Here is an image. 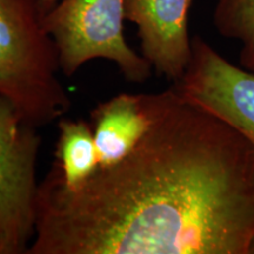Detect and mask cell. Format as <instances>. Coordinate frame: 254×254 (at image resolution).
<instances>
[{"instance_id": "6da1fadb", "label": "cell", "mask_w": 254, "mask_h": 254, "mask_svg": "<svg viewBox=\"0 0 254 254\" xmlns=\"http://www.w3.org/2000/svg\"><path fill=\"white\" fill-rule=\"evenodd\" d=\"M131 153L78 189L39 183L26 254H251L254 145L172 87Z\"/></svg>"}, {"instance_id": "5b68a950", "label": "cell", "mask_w": 254, "mask_h": 254, "mask_svg": "<svg viewBox=\"0 0 254 254\" xmlns=\"http://www.w3.org/2000/svg\"><path fill=\"white\" fill-rule=\"evenodd\" d=\"M171 87L184 100L234 127L254 145V72L233 65L195 36L189 65Z\"/></svg>"}, {"instance_id": "7a4b0ae2", "label": "cell", "mask_w": 254, "mask_h": 254, "mask_svg": "<svg viewBox=\"0 0 254 254\" xmlns=\"http://www.w3.org/2000/svg\"><path fill=\"white\" fill-rule=\"evenodd\" d=\"M59 72L58 51L39 1L0 0V95L37 128L71 109Z\"/></svg>"}, {"instance_id": "7c38bea8", "label": "cell", "mask_w": 254, "mask_h": 254, "mask_svg": "<svg viewBox=\"0 0 254 254\" xmlns=\"http://www.w3.org/2000/svg\"><path fill=\"white\" fill-rule=\"evenodd\" d=\"M217 1H221V0H217Z\"/></svg>"}, {"instance_id": "ba28073f", "label": "cell", "mask_w": 254, "mask_h": 254, "mask_svg": "<svg viewBox=\"0 0 254 254\" xmlns=\"http://www.w3.org/2000/svg\"><path fill=\"white\" fill-rule=\"evenodd\" d=\"M55 158L52 167L67 189L86 183L100 166L91 124L84 119L60 118Z\"/></svg>"}, {"instance_id": "8fae6325", "label": "cell", "mask_w": 254, "mask_h": 254, "mask_svg": "<svg viewBox=\"0 0 254 254\" xmlns=\"http://www.w3.org/2000/svg\"><path fill=\"white\" fill-rule=\"evenodd\" d=\"M251 254H254V243H253V245H252V249H251Z\"/></svg>"}, {"instance_id": "30bf717a", "label": "cell", "mask_w": 254, "mask_h": 254, "mask_svg": "<svg viewBox=\"0 0 254 254\" xmlns=\"http://www.w3.org/2000/svg\"><path fill=\"white\" fill-rule=\"evenodd\" d=\"M38 1H39L41 11H43L44 15H45L46 13H49L51 9L55 7L57 4H58L60 0H38Z\"/></svg>"}, {"instance_id": "3957f363", "label": "cell", "mask_w": 254, "mask_h": 254, "mask_svg": "<svg viewBox=\"0 0 254 254\" xmlns=\"http://www.w3.org/2000/svg\"><path fill=\"white\" fill-rule=\"evenodd\" d=\"M125 0H60L44 15L58 51L60 71L72 77L94 59L112 62L129 82L150 79L152 66L124 37Z\"/></svg>"}, {"instance_id": "277c9868", "label": "cell", "mask_w": 254, "mask_h": 254, "mask_svg": "<svg viewBox=\"0 0 254 254\" xmlns=\"http://www.w3.org/2000/svg\"><path fill=\"white\" fill-rule=\"evenodd\" d=\"M37 129L0 95V254H26L36 234Z\"/></svg>"}, {"instance_id": "52a82bcc", "label": "cell", "mask_w": 254, "mask_h": 254, "mask_svg": "<svg viewBox=\"0 0 254 254\" xmlns=\"http://www.w3.org/2000/svg\"><path fill=\"white\" fill-rule=\"evenodd\" d=\"M99 154V168L110 167L131 153L150 124L147 94L120 93L99 103L90 114Z\"/></svg>"}, {"instance_id": "9c48e42d", "label": "cell", "mask_w": 254, "mask_h": 254, "mask_svg": "<svg viewBox=\"0 0 254 254\" xmlns=\"http://www.w3.org/2000/svg\"><path fill=\"white\" fill-rule=\"evenodd\" d=\"M213 20L221 36L240 44L241 67L254 72V0L217 1Z\"/></svg>"}, {"instance_id": "8992f818", "label": "cell", "mask_w": 254, "mask_h": 254, "mask_svg": "<svg viewBox=\"0 0 254 254\" xmlns=\"http://www.w3.org/2000/svg\"><path fill=\"white\" fill-rule=\"evenodd\" d=\"M193 0H125V19L136 26L141 55L157 74L176 82L192 55L189 14Z\"/></svg>"}]
</instances>
